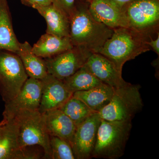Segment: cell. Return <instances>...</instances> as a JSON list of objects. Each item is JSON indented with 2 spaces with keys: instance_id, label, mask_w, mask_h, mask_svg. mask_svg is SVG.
I'll return each instance as SVG.
<instances>
[{
  "instance_id": "1",
  "label": "cell",
  "mask_w": 159,
  "mask_h": 159,
  "mask_svg": "<svg viewBox=\"0 0 159 159\" xmlns=\"http://www.w3.org/2000/svg\"><path fill=\"white\" fill-rule=\"evenodd\" d=\"M70 37L73 46H83L98 53L112 35L114 29L97 21L90 13L88 3L79 1L70 18Z\"/></svg>"
},
{
  "instance_id": "2",
  "label": "cell",
  "mask_w": 159,
  "mask_h": 159,
  "mask_svg": "<svg viewBox=\"0 0 159 159\" xmlns=\"http://www.w3.org/2000/svg\"><path fill=\"white\" fill-rule=\"evenodd\" d=\"M151 38L129 28H118L114 29L112 35L98 53L109 59L122 72L125 62L151 50L147 44Z\"/></svg>"
},
{
  "instance_id": "3",
  "label": "cell",
  "mask_w": 159,
  "mask_h": 159,
  "mask_svg": "<svg viewBox=\"0 0 159 159\" xmlns=\"http://www.w3.org/2000/svg\"><path fill=\"white\" fill-rule=\"evenodd\" d=\"M132 121L101 119L93 158L116 159L124 155L132 128Z\"/></svg>"
},
{
  "instance_id": "4",
  "label": "cell",
  "mask_w": 159,
  "mask_h": 159,
  "mask_svg": "<svg viewBox=\"0 0 159 159\" xmlns=\"http://www.w3.org/2000/svg\"><path fill=\"white\" fill-rule=\"evenodd\" d=\"M140 86L126 82L115 89L110 101L99 112L101 119L107 121H132L143 107Z\"/></svg>"
},
{
  "instance_id": "5",
  "label": "cell",
  "mask_w": 159,
  "mask_h": 159,
  "mask_svg": "<svg viewBox=\"0 0 159 159\" xmlns=\"http://www.w3.org/2000/svg\"><path fill=\"white\" fill-rule=\"evenodd\" d=\"M18 128V143L20 148L38 145L43 148L45 159H51L52 152L44 113L39 111H20L14 117Z\"/></svg>"
},
{
  "instance_id": "6",
  "label": "cell",
  "mask_w": 159,
  "mask_h": 159,
  "mask_svg": "<svg viewBox=\"0 0 159 159\" xmlns=\"http://www.w3.org/2000/svg\"><path fill=\"white\" fill-rule=\"evenodd\" d=\"M28 78L17 54L0 50V94L5 103L16 97Z\"/></svg>"
},
{
  "instance_id": "7",
  "label": "cell",
  "mask_w": 159,
  "mask_h": 159,
  "mask_svg": "<svg viewBox=\"0 0 159 159\" xmlns=\"http://www.w3.org/2000/svg\"><path fill=\"white\" fill-rule=\"evenodd\" d=\"M129 29L150 38L159 33V0H133L124 6Z\"/></svg>"
},
{
  "instance_id": "8",
  "label": "cell",
  "mask_w": 159,
  "mask_h": 159,
  "mask_svg": "<svg viewBox=\"0 0 159 159\" xmlns=\"http://www.w3.org/2000/svg\"><path fill=\"white\" fill-rule=\"evenodd\" d=\"M83 46H75L61 54L44 58L48 74L63 80L82 67L92 54Z\"/></svg>"
},
{
  "instance_id": "9",
  "label": "cell",
  "mask_w": 159,
  "mask_h": 159,
  "mask_svg": "<svg viewBox=\"0 0 159 159\" xmlns=\"http://www.w3.org/2000/svg\"><path fill=\"white\" fill-rule=\"evenodd\" d=\"M41 80L29 77L14 99L5 104L3 119H13L22 110L39 111L42 94Z\"/></svg>"
},
{
  "instance_id": "10",
  "label": "cell",
  "mask_w": 159,
  "mask_h": 159,
  "mask_svg": "<svg viewBox=\"0 0 159 159\" xmlns=\"http://www.w3.org/2000/svg\"><path fill=\"white\" fill-rule=\"evenodd\" d=\"M101 119L98 113H94L77 126L72 145L75 159L93 158Z\"/></svg>"
},
{
  "instance_id": "11",
  "label": "cell",
  "mask_w": 159,
  "mask_h": 159,
  "mask_svg": "<svg viewBox=\"0 0 159 159\" xmlns=\"http://www.w3.org/2000/svg\"><path fill=\"white\" fill-rule=\"evenodd\" d=\"M18 128L16 119H4L0 122V159H30L28 147L19 145Z\"/></svg>"
},
{
  "instance_id": "12",
  "label": "cell",
  "mask_w": 159,
  "mask_h": 159,
  "mask_svg": "<svg viewBox=\"0 0 159 159\" xmlns=\"http://www.w3.org/2000/svg\"><path fill=\"white\" fill-rule=\"evenodd\" d=\"M88 8L93 17L113 29L129 28L124 6L110 0H91Z\"/></svg>"
},
{
  "instance_id": "13",
  "label": "cell",
  "mask_w": 159,
  "mask_h": 159,
  "mask_svg": "<svg viewBox=\"0 0 159 159\" xmlns=\"http://www.w3.org/2000/svg\"><path fill=\"white\" fill-rule=\"evenodd\" d=\"M41 80V98L39 111L42 113L58 109L73 93L67 89L63 81L48 74Z\"/></svg>"
},
{
  "instance_id": "14",
  "label": "cell",
  "mask_w": 159,
  "mask_h": 159,
  "mask_svg": "<svg viewBox=\"0 0 159 159\" xmlns=\"http://www.w3.org/2000/svg\"><path fill=\"white\" fill-rule=\"evenodd\" d=\"M84 65L102 83L114 89L126 82L113 63L99 53H92Z\"/></svg>"
},
{
  "instance_id": "15",
  "label": "cell",
  "mask_w": 159,
  "mask_h": 159,
  "mask_svg": "<svg viewBox=\"0 0 159 159\" xmlns=\"http://www.w3.org/2000/svg\"><path fill=\"white\" fill-rule=\"evenodd\" d=\"M43 113L49 135L59 137L72 146L77 129L72 120L59 109L47 111Z\"/></svg>"
},
{
  "instance_id": "16",
  "label": "cell",
  "mask_w": 159,
  "mask_h": 159,
  "mask_svg": "<svg viewBox=\"0 0 159 159\" xmlns=\"http://www.w3.org/2000/svg\"><path fill=\"white\" fill-rule=\"evenodd\" d=\"M44 18L47 24L46 33L59 37L70 36V20L67 16L52 3L32 7Z\"/></svg>"
},
{
  "instance_id": "17",
  "label": "cell",
  "mask_w": 159,
  "mask_h": 159,
  "mask_svg": "<svg viewBox=\"0 0 159 159\" xmlns=\"http://www.w3.org/2000/svg\"><path fill=\"white\" fill-rule=\"evenodd\" d=\"M73 47L70 37H57L46 33L32 47V51L35 55L44 59L54 57Z\"/></svg>"
},
{
  "instance_id": "18",
  "label": "cell",
  "mask_w": 159,
  "mask_h": 159,
  "mask_svg": "<svg viewBox=\"0 0 159 159\" xmlns=\"http://www.w3.org/2000/svg\"><path fill=\"white\" fill-rule=\"evenodd\" d=\"M20 45L13 31L8 2L0 0V50L16 54Z\"/></svg>"
},
{
  "instance_id": "19",
  "label": "cell",
  "mask_w": 159,
  "mask_h": 159,
  "mask_svg": "<svg viewBox=\"0 0 159 159\" xmlns=\"http://www.w3.org/2000/svg\"><path fill=\"white\" fill-rule=\"evenodd\" d=\"M115 89L102 83L88 90L76 92L73 96L81 100L92 111L98 113L110 101Z\"/></svg>"
},
{
  "instance_id": "20",
  "label": "cell",
  "mask_w": 159,
  "mask_h": 159,
  "mask_svg": "<svg viewBox=\"0 0 159 159\" xmlns=\"http://www.w3.org/2000/svg\"><path fill=\"white\" fill-rule=\"evenodd\" d=\"M16 54L21 61L28 77L41 80L48 74L44 59L33 53L32 47L28 42L20 43Z\"/></svg>"
},
{
  "instance_id": "21",
  "label": "cell",
  "mask_w": 159,
  "mask_h": 159,
  "mask_svg": "<svg viewBox=\"0 0 159 159\" xmlns=\"http://www.w3.org/2000/svg\"><path fill=\"white\" fill-rule=\"evenodd\" d=\"M62 81L67 89L73 94L76 92L90 89L102 83L85 65Z\"/></svg>"
},
{
  "instance_id": "22",
  "label": "cell",
  "mask_w": 159,
  "mask_h": 159,
  "mask_svg": "<svg viewBox=\"0 0 159 159\" xmlns=\"http://www.w3.org/2000/svg\"><path fill=\"white\" fill-rule=\"evenodd\" d=\"M59 109L78 126L95 112L80 99L72 96Z\"/></svg>"
},
{
  "instance_id": "23",
  "label": "cell",
  "mask_w": 159,
  "mask_h": 159,
  "mask_svg": "<svg viewBox=\"0 0 159 159\" xmlns=\"http://www.w3.org/2000/svg\"><path fill=\"white\" fill-rule=\"evenodd\" d=\"M51 159H75L70 144L59 137L50 136Z\"/></svg>"
},
{
  "instance_id": "24",
  "label": "cell",
  "mask_w": 159,
  "mask_h": 159,
  "mask_svg": "<svg viewBox=\"0 0 159 159\" xmlns=\"http://www.w3.org/2000/svg\"><path fill=\"white\" fill-rule=\"evenodd\" d=\"M76 0H53L52 4L65 13L70 18L75 8Z\"/></svg>"
},
{
  "instance_id": "25",
  "label": "cell",
  "mask_w": 159,
  "mask_h": 159,
  "mask_svg": "<svg viewBox=\"0 0 159 159\" xmlns=\"http://www.w3.org/2000/svg\"><path fill=\"white\" fill-rule=\"evenodd\" d=\"M22 3L26 6L32 7L36 5L47 6L51 4L53 0H21Z\"/></svg>"
},
{
  "instance_id": "26",
  "label": "cell",
  "mask_w": 159,
  "mask_h": 159,
  "mask_svg": "<svg viewBox=\"0 0 159 159\" xmlns=\"http://www.w3.org/2000/svg\"><path fill=\"white\" fill-rule=\"evenodd\" d=\"M147 44L150 47L151 50L154 51L158 56L159 55V33L157 35L156 38L153 39L151 38L147 42Z\"/></svg>"
},
{
  "instance_id": "27",
  "label": "cell",
  "mask_w": 159,
  "mask_h": 159,
  "mask_svg": "<svg viewBox=\"0 0 159 159\" xmlns=\"http://www.w3.org/2000/svg\"><path fill=\"white\" fill-rule=\"evenodd\" d=\"M79 1L84 2L88 3L91 0H79ZM110 1L117 3V4L120 5V6H124L128 4L130 2H131L133 1V0H110Z\"/></svg>"
}]
</instances>
